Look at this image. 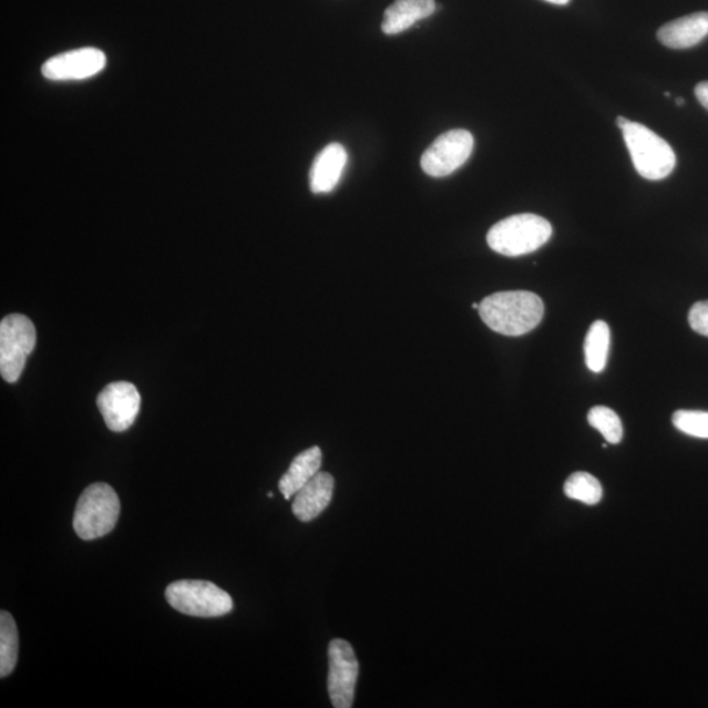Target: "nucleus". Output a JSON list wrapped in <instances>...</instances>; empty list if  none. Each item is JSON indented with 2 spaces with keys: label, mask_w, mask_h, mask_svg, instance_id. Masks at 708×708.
Masks as SVG:
<instances>
[{
  "label": "nucleus",
  "mask_w": 708,
  "mask_h": 708,
  "mask_svg": "<svg viewBox=\"0 0 708 708\" xmlns=\"http://www.w3.org/2000/svg\"><path fill=\"white\" fill-rule=\"evenodd\" d=\"M479 315L492 331L522 336L538 327L545 315V305L532 291H500L482 300Z\"/></svg>",
  "instance_id": "f257e3e1"
},
{
  "label": "nucleus",
  "mask_w": 708,
  "mask_h": 708,
  "mask_svg": "<svg viewBox=\"0 0 708 708\" xmlns=\"http://www.w3.org/2000/svg\"><path fill=\"white\" fill-rule=\"evenodd\" d=\"M553 235L550 222L536 214H517L497 222L488 234L492 252L507 257L532 254Z\"/></svg>",
  "instance_id": "f03ea898"
},
{
  "label": "nucleus",
  "mask_w": 708,
  "mask_h": 708,
  "mask_svg": "<svg viewBox=\"0 0 708 708\" xmlns=\"http://www.w3.org/2000/svg\"><path fill=\"white\" fill-rule=\"evenodd\" d=\"M120 511V499L110 484H91L78 500L74 531L83 541L102 538L116 526Z\"/></svg>",
  "instance_id": "7ed1b4c3"
},
{
  "label": "nucleus",
  "mask_w": 708,
  "mask_h": 708,
  "mask_svg": "<svg viewBox=\"0 0 708 708\" xmlns=\"http://www.w3.org/2000/svg\"><path fill=\"white\" fill-rule=\"evenodd\" d=\"M624 138L636 173L647 181L659 182L668 177L676 167L677 157L669 143L645 125L629 123Z\"/></svg>",
  "instance_id": "20e7f679"
},
{
  "label": "nucleus",
  "mask_w": 708,
  "mask_h": 708,
  "mask_svg": "<svg viewBox=\"0 0 708 708\" xmlns=\"http://www.w3.org/2000/svg\"><path fill=\"white\" fill-rule=\"evenodd\" d=\"M166 599L175 610L198 618L222 617L234 607L233 598L227 592L205 581H181L170 584Z\"/></svg>",
  "instance_id": "39448f33"
},
{
  "label": "nucleus",
  "mask_w": 708,
  "mask_h": 708,
  "mask_svg": "<svg viewBox=\"0 0 708 708\" xmlns=\"http://www.w3.org/2000/svg\"><path fill=\"white\" fill-rule=\"evenodd\" d=\"M35 341L34 325L25 315L11 314L3 318L0 324V373L6 382L19 381Z\"/></svg>",
  "instance_id": "423d86ee"
},
{
  "label": "nucleus",
  "mask_w": 708,
  "mask_h": 708,
  "mask_svg": "<svg viewBox=\"0 0 708 708\" xmlns=\"http://www.w3.org/2000/svg\"><path fill=\"white\" fill-rule=\"evenodd\" d=\"M474 137L464 129H453L440 135L421 156V168L432 177H445L470 160Z\"/></svg>",
  "instance_id": "0eeeda50"
},
{
  "label": "nucleus",
  "mask_w": 708,
  "mask_h": 708,
  "mask_svg": "<svg viewBox=\"0 0 708 708\" xmlns=\"http://www.w3.org/2000/svg\"><path fill=\"white\" fill-rule=\"evenodd\" d=\"M330 674L328 694L335 708H350L355 702L357 678L360 665L355 649L347 640L334 639L328 647Z\"/></svg>",
  "instance_id": "6e6552de"
},
{
  "label": "nucleus",
  "mask_w": 708,
  "mask_h": 708,
  "mask_svg": "<svg viewBox=\"0 0 708 708\" xmlns=\"http://www.w3.org/2000/svg\"><path fill=\"white\" fill-rule=\"evenodd\" d=\"M106 57L96 48H82L52 57L42 64L41 73L48 81H84L102 73Z\"/></svg>",
  "instance_id": "1a4fd4ad"
},
{
  "label": "nucleus",
  "mask_w": 708,
  "mask_h": 708,
  "mask_svg": "<svg viewBox=\"0 0 708 708\" xmlns=\"http://www.w3.org/2000/svg\"><path fill=\"white\" fill-rule=\"evenodd\" d=\"M98 407L112 432H125L141 409V396L133 383L113 382L99 393Z\"/></svg>",
  "instance_id": "9d476101"
},
{
  "label": "nucleus",
  "mask_w": 708,
  "mask_h": 708,
  "mask_svg": "<svg viewBox=\"0 0 708 708\" xmlns=\"http://www.w3.org/2000/svg\"><path fill=\"white\" fill-rule=\"evenodd\" d=\"M335 479L328 472H318L309 483L300 489L293 502L295 516L302 522H310L326 511L334 497Z\"/></svg>",
  "instance_id": "9b49d317"
},
{
  "label": "nucleus",
  "mask_w": 708,
  "mask_h": 708,
  "mask_svg": "<svg viewBox=\"0 0 708 708\" xmlns=\"http://www.w3.org/2000/svg\"><path fill=\"white\" fill-rule=\"evenodd\" d=\"M348 162V154L340 143H331L315 157L310 171V189L315 195L330 193L339 184Z\"/></svg>",
  "instance_id": "f8f14e48"
},
{
  "label": "nucleus",
  "mask_w": 708,
  "mask_h": 708,
  "mask_svg": "<svg viewBox=\"0 0 708 708\" xmlns=\"http://www.w3.org/2000/svg\"><path fill=\"white\" fill-rule=\"evenodd\" d=\"M708 35V12L691 13L665 24L657 31V39L670 49H689Z\"/></svg>",
  "instance_id": "ddd939ff"
},
{
  "label": "nucleus",
  "mask_w": 708,
  "mask_h": 708,
  "mask_svg": "<svg viewBox=\"0 0 708 708\" xmlns=\"http://www.w3.org/2000/svg\"><path fill=\"white\" fill-rule=\"evenodd\" d=\"M438 10L434 0H396L384 11L382 31L384 34H399L427 19Z\"/></svg>",
  "instance_id": "4468645a"
},
{
  "label": "nucleus",
  "mask_w": 708,
  "mask_h": 708,
  "mask_svg": "<svg viewBox=\"0 0 708 708\" xmlns=\"http://www.w3.org/2000/svg\"><path fill=\"white\" fill-rule=\"evenodd\" d=\"M324 461V454L318 447H312L298 454L293 460L290 468L285 472L278 489H280L285 500L296 496L300 489H304L311 479L318 474Z\"/></svg>",
  "instance_id": "2eb2a0df"
},
{
  "label": "nucleus",
  "mask_w": 708,
  "mask_h": 708,
  "mask_svg": "<svg viewBox=\"0 0 708 708\" xmlns=\"http://www.w3.org/2000/svg\"><path fill=\"white\" fill-rule=\"evenodd\" d=\"M610 349V328L604 320H596L585 338V362L593 373L604 371Z\"/></svg>",
  "instance_id": "dca6fc26"
},
{
  "label": "nucleus",
  "mask_w": 708,
  "mask_h": 708,
  "mask_svg": "<svg viewBox=\"0 0 708 708\" xmlns=\"http://www.w3.org/2000/svg\"><path fill=\"white\" fill-rule=\"evenodd\" d=\"M19 633L10 613H0V677L10 676L18 664Z\"/></svg>",
  "instance_id": "f3484780"
},
{
  "label": "nucleus",
  "mask_w": 708,
  "mask_h": 708,
  "mask_svg": "<svg viewBox=\"0 0 708 708\" xmlns=\"http://www.w3.org/2000/svg\"><path fill=\"white\" fill-rule=\"evenodd\" d=\"M564 493L567 497L578 500L586 505H595L603 499V485L588 472L578 471L564 483Z\"/></svg>",
  "instance_id": "a211bd4d"
},
{
  "label": "nucleus",
  "mask_w": 708,
  "mask_h": 708,
  "mask_svg": "<svg viewBox=\"0 0 708 708\" xmlns=\"http://www.w3.org/2000/svg\"><path fill=\"white\" fill-rule=\"evenodd\" d=\"M588 423L597 429V431L604 435V439L613 443H619L624 438V427L617 413H615L609 407L597 406L588 413Z\"/></svg>",
  "instance_id": "6ab92c4d"
},
{
  "label": "nucleus",
  "mask_w": 708,
  "mask_h": 708,
  "mask_svg": "<svg viewBox=\"0 0 708 708\" xmlns=\"http://www.w3.org/2000/svg\"><path fill=\"white\" fill-rule=\"evenodd\" d=\"M679 432L692 438L708 439V412L677 411L671 418Z\"/></svg>",
  "instance_id": "aec40b11"
},
{
  "label": "nucleus",
  "mask_w": 708,
  "mask_h": 708,
  "mask_svg": "<svg viewBox=\"0 0 708 708\" xmlns=\"http://www.w3.org/2000/svg\"><path fill=\"white\" fill-rule=\"evenodd\" d=\"M689 325L694 331L708 338V300L697 302L691 307Z\"/></svg>",
  "instance_id": "412c9836"
},
{
  "label": "nucleus",
  "mask_w": 708,
  "mask_h": 708,
  "mask_svg": "<svg viewBox=\"0 0 708 708\" xmlns=\"http://www.w3.org/2000/svg\"><path fill=\"white\" fill-rule=\"evenodd\" d=\"M698 102L708 111V82L699 83L696 88Z\"/></svg>",
  "instance_id": "4be33fe9"
},
{
  "label": "nucleus",
  "mask_w": 708,
  "mask_h": 708,
  "mask_svg": "<svg viewBox=\"0 0 708 708\" xmlns=\"http://www.w3.org/2000/svg\"><path fill=\"white\" fill-rule=\"evenodd\" d=\"M629 123H632V121L625 119V117H617V125L619 126L620 131L622 129H625Z\"/></svg>",
  "instance_id": "5701e85b"
},
{
  "label": "nucleus",
  "mask_w": 708,
  "mask_h": 708,
  "mask_svg": "<svg viewBox=\"0 0 708 708\" xmlns=\"http://www.w3.org/2000/svg\"><path fill=\"white\" fill-rule=\"evenodd\" d=\"M546 2L557 6H566L570 3V0H546Z\"/></svg>",
  "instance_id": "b1692460"
},
{
  "label": "nucleus",
  "mask_w": 708,
  "mask_h": 708,
  "mask_svg": "<svg viewBox=\"0 0 708 708\" xmlns=\"http://www.w3.org/2000/svg\"><path fill=\"white\" fill-rule=\"evenodd\" d=\"M676 104H677L678 106H683V105H685V100H684L683 98H677V99H676Z\"/></svg>",
  "instance_id": "393cba45"
},
{
  "label": "nucleus",
  "mask_w": 708,
  "mask_h": 708,
  "mask_svg": "<svg viewBox=\"0 0 708 708\" xmlns=\"http://www.w3.org/2000/svg\"><path fill=\"white\" fill-rule=\"evenodd\" d=\"M479 305H481V304H472V309L479 310Z\"/></svg>",
  "instance_id": "a878e982"
}]
</instances>
